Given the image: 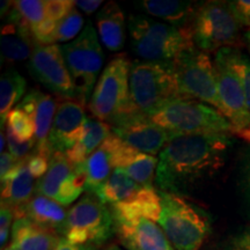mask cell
I'll return each instance as SVG.
<instances>
[{
	"label": "cell",
	"mask_w": 250,
	"mask_h": 250,
	"mask_svg": "<svg viewBox=\"0 0 250 250\" xmlns=\"http://www.w3.org/2000/svg\"><path fill=\"white\" fill-rule=\"evenodd\" d=\"M232 142L228 134L176 136L160 153L155 183L160 191L183 196L223 168Z\"/></svg>",
	"instance_id": "6da1fadb"
},
{
	"label": "cell",
	"mask_w": 250,
	"mask_h": 250,
	"mask_svg": "<svg viewBox=\"0 0 250 250\" xmlns=\"http://www.w3.org/2000/svg\"><path fill=\"white\" fill-rule=\"evenodd\" d=\"M127 26L132 51L144 62L170 64L181 52L195 46L190 23L177 28L145 15H132Z\"/></svg>",
	"instance_id": "7a4b0ae2"
},
{
	"label": "cell",
	"mask_w": 250,
	"mask_h": 250,
	"mask_svg": "<svg viewBox=\"0 0 250 250\" xmlns=\"http://www.w3.org/2000/svg\"><path fill=\"white\" fill-rule=\"evenodd\" d=\"M161 214L158 224L175 250H201L210 232L208 218L183 196L160 191Z\"/></svg>",
	"instance_id": "3957f363"
},
{
	"label": "cell",
	"mask_w": 250,
	"mask_h": 250,
	"mask_svg": "<svg viewBox=\"0 0 250 250\" xmlns=\"http://www.w3.org/2000/svg\"><path fill=\"white\" fill-rule=\"evenodd\" d=\"M148 117L175 136L233 134L232 125L220 111L196 100H174L152 112Z\"/></svg>",
	"instance_id": "277c9868"
},
{
	"label": "cell",
	"mask_w": 250,
	"mask_h": 250,
	"mask_svg": "<svg viewBox=\"0 0 250 250\" xmlns=\"http://www.w3.org/2000/svg\"><path fill=\"white\" fill-rule=\"evenodd\" d=\"M131 62L121 54L108 62L88 102L90 114L96 120L111 125L125 115L137 111L130 95Z\"/></svg>",
	"instance_id": "5b68a950"
},
{
	"label": "cell",
	"mask_w": 250,
	"mask_h": 250,
	"mask_svg": "<svg viewBox=\"0 0 250 250\" xmlns=\"http://www.w3.org/2000/svg\"><path fill=\"white\" fill-rule=\"evenodd\" d=\"M190 29L193 44L204 52L245 45L241 37L242 26L234 15L229 2L208 1L197 8Z\"/></svg>",
	"instance_id": "8992f818"
},
{
	"label": "cell",
	"mask_w": 250,
	"mask_h": 250,
	"mask_svg": "<svg viewBox=\"0 0 250 250\" xmlns=\"http://www.w3.org/2000/svg\"><path fill=\"white\" fill-rule=\"evenodd\" d=\"M129 83L132 103L147 116L166 103L182 99L173 62H134L131 65Z\"/></svg>",
	"instance_id": "52a82bcc"
},
{
	"label": "cell",
	"mask_w": 250,
	"mask_h": 250,
	"mask_svg": "<svg viewBox=\"0 0 250 250\" xmlns=\"http://www.w3.org/2000/svg\"><path fill=\"white\" fill-rule=\"evenodd\" d=\"M66 66L73 81L76 100L86 105L96 86L103 65V51L98 34L90 22L73 42L61 45Z\"/></svg>",
	"instance_id": "ba28073f"
},
{
	"label": "cell",
	"mask_w": 250,
	"mask_h": 250,
	"mask_svg": "<svg viewBox=\"0 0 250 250\" xmlns=\"http://www.w3.org/2000/svg\"><path fill=\"white\" fill-rule=\"evenodd\" d=\"M173 70L182 99L201 101L220 111L214 62L208 52L196 46L184 50L173 62Z\"/></svg>",
	"instance_id": "9c48e42d"
},
{
	"label": "cell",
	"mask_w": 250,
	"mask_h": 250,
	"mask_svg": "<svg viewBox=\"0 0 250 250\" xmlns=\"http://www.w3.org/2000/svg\"><path fill=\"white\" fill-rule=\"evenodd\" d=\"M61 234L76 245H103L115 234L110 208L94 193L88 192L67 212Z\"/></svg>",
	"instance_id": "30bf717a"
},
{
	"label": "cell",
	"mask_w": 250,
	"mask_h": 250,
	"mask_svg": "<svg viewBox=\"0 0 250 250\" xmlns=\"http://www.w3.org/2000/svg\"><path fill=\"white\" fill-rule=\"evenodd\" d=\"M214 68L220 112L232 125L233 134L237 136L250 127V111L241 81L228 62L224 49L215 54Z\"/></svg>",
	"instance_id": "8fae6325"
},
{
	"label": "cell",
	"mask_w": 250,
	"mask_h": 250,
	"mask_svg": "<svg viewBox=\"0 0 250 250\" xmlns=\"http://www.w3.org/2000/svg\"><path fill=\"white\" fill-rule=\"evenodd\" d=\"M28 71L37 83L64 100L76 99L73 81L62 57L61 46L35 44Z\"/></svg>",
	"instance_id": "7c38bea8"
},
{
	"label": "cell",
	"mask_w": 250,
	"mask_h": 250,
	"mask_svg": "<svg viewBox=\"0 0 250 250\" xmlns=\"http://www.w3.org/2000/svg\"><path fill=\"white\" fill-rule=\"evenodd\" d=\"M110 126L111 132L125 144L149 155L161 153L166 145L176 137L156 125L147 115L139 110L121 117Z\"/></svg>",
	"instance_id": "4fadbf2b"
},
{
	"label": "cell",
	"mask_w": 250,
	"mask_h": 250,
	"mask_svg": "<svg viewBox=\"0 0 250 250\" xmlns=\"http://www.w3.org/2000/svg\"><path fill=\"white\" fill-rule=\"evenodd\" d=\"M87 118L85 104L76 99L62 100L58 104L50 131L48 147L55 153H65L79 142Z\"/></svg>",
	"instance_id": "5bb4252c"
},
{
	"label": "cell",
	"mask_w": 250,
	"mask_h": 250,
	"mask_svg": "<svg viewBox=\"0 0 250 250\" xmlns=\"http://www.w3.org/2000/svg\"><path fill=\"white\" fill-rule=\"evenodd\" d=\"M115 234L125 250H175L160 225L148 219L114 220Z\"/></svg>",
	"instance_id": "9a60e30c"
},
{
	"label": "cell",
	"mask_w": 250,
	"mask_h": 250,
	"mask_svg": "<svg viewBox=\"0 0 250 250\" xmlns=\"http://www.w3.org/2000/svg\"><path fill=\"white\" fill-rule=\"evenodd\" d=\"M114 220L133 221L148 219L158 223L161 214V198L153 187H143L125 201L110 205Z\"/></svg>",
	"instance_id": "2e32d148"
},
{
	"label": "cell",
	"mask_w": 250,
	"mask_h": 250,
	"mask_svg": "<svg viewBox=\"0 0 250 250\" xmlns=\"http://www.w3.org/2000/svg\"><path fill=\"white\" fill-rule=\"evenodd\" d=\"M28 158L20 160L17 167L1 179V202L13 208L15 219L24 218V208L31 201L34 177L28 169Z\"/></svg>",
	"instance_id": "e0dca14e"
},
{
	"label": "cell",
	"mask_w": 250,
	"mask_h": 250,
	"mask_svg": "<svg viewBox=\"0 0 250 250\" xmlns=\"http://www.w3.org/2000/svg\"><path fill=\"white\" fill-rule=\"evenodd\" d=\"M62 237L28 218L17 219L12 227L11 245L20 250H55Z\"/></svg>",
	"instance_id": "ac0fdd59"
},
{
	"label": "cell",
	"mask_w": 250,
	"mask_h": 250,
	"mask_svg": "<svg viewBox=\"0 0 250 250\" xmlns=\"http://www.w3.org/2000/svg\"><path fill=\"white\" fill-rule=\"evenodd\" d=\"M35 41L26 23L7 22L1 29V57L8 62H21L31 57Z\"/></svg>",
	"instance_id": "d6986e66"
},
{
	"label": "cell",
	"mask_w": 250,
	"mask_h": 250,
	"mask_svg": "<svg viewBox=\"0 0 250 250\" xmlns=\"http://www.w3.org/2000/svg\"><path fill=\"white\" fill-rule=\"evenodd\" d=\"M99 36L109 51H120L125 42V18L116 2L109 1L96 17Z\"/></svg>",
	"instance_id": "ffe728a7"
},
{
	"label": "cell",
	"mask_w": 250,
	"mask_h": 250,
	"mask_svg": "<svg viewBox=\"0 0 250 250\" xmlns=\"http://www.w3.org/2000/svg\"><path fill=\"white\" fill-rule=\"evenodd\" d=\"M111 133V126L108 123L87 118L79 142L64 154L71 165L77 166L83 164Z\"/></svg>",
	"instance_id": "44dd1931"
},
{
	"label": "cell",
	"mask_w": 250,
	"mask_h": 250,
	"mask_svg": "<svg viewBox=\"0 0 250 250\" xmlns=\"http://www.w3.org/2000/svg\"><path fill=\"white\" fill-rule=\"evenodd\" d=\"M138 7L151 17L177 28L188 26L196 12L191 2L179 0H143L138 2Z\"/></svg>",
	"instance_id": "7402d4cb"
},
{
	"label": "cell",
	"mask_w": 250,
	"mask_h": 250,
	"mask_svg": "<svg viewBox=\"0 0 250 250\" xmlns=\"http://www.w3.org/2000/svg\"><path fill=\"white\" fill-rule=\"evenodd\" d=\"M24 218L41 226L54 229L61 235L67 218V212L59 203L42 195H36L24 208Z\"/></svg>",
	"instance_id": "603a6c76"
},
{
	"label": "cell",
	"mask_w": 250,
	"mask_h": 250,
	"mask_svg": "<svg viewBox=\"0 0 250 250\" xmlns=\"http://www.w3.org/2000/svg\"><path fill=\"white\" fill-rule=\"evenodd\" d=\"M57 108L58 105L56 100L49 94L40 90L36 107L30 116L35 124V152L42 153L50 159L52 158V154L48 147V139Z\"/></svg>",
	"instance_id": "cb8c5ba5"
},
{
	"label": "cell",
	"mask_w": 250,
	"mask_h": 250,
	"mask_svg": "<svg viewBox=\"0 0 250 250\" xmlns=\"http://www.w3.org/2000/svg\"><path fill=\"white\" fill-rule=\"evenodd\" d=\"M74 166L71 165L64 153H55L50 160V167L36 186V193L54 199L58 203L62 187L73 173Z\"/></svg>",
	"instance_id": "d4e9b609"
},
{
	"label": "cell",
	"mask_w": 250,
	"mask_h": 250,
	"mask_svg": "<svg viewBox=\"0 0 250 250\" xmlns=\"http://www.w3.org/2000/svg\"><path fill=\"white\" fill-rule=\"evenodd\" d=\"M142 188L140 184L134 182L123 169L116 168L112 171L110 177L92 193L104 204L114 205L130 198Z\"/></svg>",
	"instance_id": "484cf974"
},
{
	"label": "cell",
	"mask_w": 250,
	"mask_h": 250,
	"mask_svg": "<svg viewBox=\"0 0 250 250\" xmlns=\"http://www.w3.org/2000/svg\"><path fill=\"white\" fill-rule=\"evenodd\" d=\"M87 173V191L94 192L107 181L115 170L111 151L105 140L85 161Z\"/></svg>",
	"instance_id": "4316f807"
},
{
	"label": "cell",
	"mask_w": 250,
	"mask_h": 250,
	"mask_svg": "<svg viewBox=\"0 0 250 250\" xmlns=\"http://www.w3.org/2000/svg\"><path fill=\"white\" fill-rule=\"evenodd\" d=\"M27 83L24 78L15 70L5 72L0 79V118L4 125L6 117L14 107L15 103L20 101L26 92Z\"/></svg>",
	"instance_id": "83f0119b"
},
{
	"label": "cell",
	"mask_w": 250,
	"mask_h": 250,
	"mask_svg": "<svg viewBox=\"0 0 250 250\" xmlns=\"http://www.w3.org/2000/svg\"><path fill=\"white\" fill-rule=\"evenodd\" d=\"M158 165L159 160L154 155L137 152L121 169L142 187H152Z\"/></svg>",
	"instance_id": "f1b7e54d"
},
{
	"label": "cell",
	"mask_w": 250,
	"mask_h": 250,
	"mask_svg": "<svg viewBox=\"0 0 250 250\" xmlns=\"http://www.w3.org/2000/svg\"><path fill=\"white\" fill-rule=\"evenodd\" d=\"M225 54L228 59V62L235 73L239 77L241 85L245 92L247 104H248L249 111H250V58L247 56L241 49L237 48H224ZM237 137L245 140V142L250 144V127L243 131Z\"/></svg>",
	"instance_id": "f546056e"
},
{
	"label": "cell",
	"mask_w": 250,
	"mask_h": 250,
	"mask_svg": "<svg viewBox=\"0 0 250 250\" xmlns=\"http://www.w3.org/2000/svg\"><path fill=\"white\" fill-rule=\"evenodd\" d=\"M7 127L22 142L35 140V124L33 118L20 108H14L6 117Z\"/></svg>",
	"instance_id": "4dcf8cb0"
},
{
	"label": "cell",
	"mask_w": 250,
	"mask_h": 250,
	"mask_svg": "<svg viewBox=\"0 0 250 250\" xmlns=\"http://www.w3.org/2000/svg\"><path fill=\"white\" fill-rule=\"evenodd\" d=\"M13 8L18 12L23 22L30 28V30L44 22L46 19L45 1L19 0V1H14Z\"/></svg>",
	"instance_id": "1f68e13d"
},
{
	"label": "cell",
	"mask_w": 250,
	"mask_h": 250,
	"mask_svg": "<svg viewBox=\"0 0 250 250\" xmlns=\"http://www.w3.org/2000/svg\"><path fill=\"white\" fill-rule=\"evenodd\" d=\"M83 26V19L77 8L74 7L72 11L61 20L57 24V31H56V39L57 42H67L74 39L81 28Z\"/></svg>",
	"instance_id": "d6a6232c"
},
{
	"label": "cell",
	"mask_w": 250,
	"mask_h": 250,
	"mask_svg": "<svg viewBox=\"0 0 250 250\" xmlns=\"http://www.w3.org/2000/svg\"><path fill=\"white\" fill-rule=\"evenodd\" d=\"M7 145L9 148V153L14 156L18 160H23L29 156V152L36 146L35 140H30V142H22L18 138L15 134L12 132L7 127Z\"/></svg>",
	"instance_id": "836d02e7"
},
{
	"label": "cell",
	"mask_w": 250,
	"mask_h": 250,
	"mask_svg": "<svg viewBox=\"0 0 250 250\" xmlns=\"http://www.w3.org/2000/svg\"><path fill=\"white\" fill-rule=\"evenodd\" d=\"M74 7H76V2L71 0H49V1H45L46 18L58 23Z\"/></svg>",
	"instance_id": "e575fe53"
},
{
	"label": "cell",
	"mask_w": 250,
	"mask_h": 250,
	"mask_svg": "<svg viewBox=\"0 0 250 250\" xmlns=\"http://www.w3.org/2000/svg\"><path fill=\"white\" fill-rule=\"evenodd\" d=\"M50 160L51 159L48 158L46 155L35 151H34L33 154L28 156V169H29L30 174L33 175L34 179H42L48 173L50 167Z\"/></svg>",
	"instance_id": "d590c367"
},
{
	"label": "cell",
	"mask_w": 250,
	"mask_h": 250,
	"mask_svg": "<svg viewBox=\"0 0 250 250\" xmlns=\"http://www.w3.org/2000/svg\"><path fill=\"white\" fill-rule=\"evenodd\" d=\"M15 218L14 211L11 206L1 202V208H0V246L4 248L9 237V229L13 227V219Z\"/></svg>",
	"instance_id": "8d00e7d4"
},
{
	"label": "cell",
	"mask_w": 250,
	"mask_h": 250,
	"mask_svg": "<svg viewBox=\"0 0 250 250\" xmlns=\"http://www.w3.org/2000/svg\"><path fill=\"white\" fill-rule=\"evenodd\" d=\"M229 6L241 26L250 28V0L229 1Z\"/></svg>",
	"instance_id": "74e56055"
},
{
	"label": "cell",
	"mask_w": 250,
	"mask_h": 250,
	"mask_svg": "<svg viewBox=\"0 0 250 250\" xmlns=\"http://www.w3.org/2000/svg\"><path fill=\"white\" fill-rule=\"evenodd\" d=\"M226 250H250V227L233 236L228 242Z\"/></svg>",
	"instance_id": "f35d334b"
},
{
	"label": "cell",
	"mask_w": 250,
	"mask_h": 250,
	"mask_svg": "<svg viewBox=\"0 0 250 250\" xmlns=\"http://www.w3.org/2000/svg\"><path fill=\"white\" fill-rule=\"evenodd\" d=\"M19 162H20V160L15 159L9 152L1 153V158H0V177L4 179L6 175H8L17 167Z\"/></svg>",
	"instance_id": "ab89813d"
},
{
	"label": "cell",
	"mask_w": 250,
	"mask_h": 250,
	"mask_svg": "<svg viewBox=\"0 0 250 250\" xmlns=\"http://www.w3.org/2000/svg\"><path fill=\"white\" fill-rule=\"evenodd\" d=\"M241 184L247 203H248L250 208V154L247 156L246 160L243 161L241 170Z\"/></svg>",
	"instance_id": "60d3db41"
},
{
	"label": "cell",
	"mask_w": 250,
	"mask_h": 250,
	"mask_svg": "<svg viewBox=\"0 0 250 250\" xmlns=\"http://www.w3.org/2000/svg\"><path fill=\"white\" fill-rule=\"evenodd\" d=\"M74 2H76V7L81 9L83 12H85L86 14L94 13L103 4V1H101V0H80V1Z\"/></svg>",
	"instance_id": "b9f144b4"
},
{
	"label": "cell",
	"mask_w": 250,
	"mask_h": 250,
	"mask_svg": "<svg viewBox=\"0 0 250 250\" xmlns=\"http://www.w3.org/2000/svg\"><path fill=\"white\" fill-rule=\"evenodd\" d=\"M55 250H99L98 247L95 246H87V245H76V243H72L67 241L66 239H62L59 242L57 248Z\"/></svg>",
	"instance_id": "7bdbcfd3"
},
{
	"label": "cell",
	"mask_w": 250,
	"mask_h": 250,
	"mask_svg": "<svg viewBox=\"0 0 250 250\" xmlns=\"http://www.w3.org/2000/svg\"><path fill=\"white\" fill-rule=\"evenodd\" d=\"M0 134H1V136H0V143H1V144H0V151H1V153H4L5 152L4 149H5V146H6V138H7V137H5V133H4V131H2V130H1V133H0Z\"/></svg>",
	"instance_id": "ee69618b"
},
{
	"label": "cell",
	"mask_w": 250,
	"mask_h": 250,
	"mask_svg": "<svg viewBox=\"0 0 250 250\" xmlns=\"http://www.w3.org/2000/svg\"><path fill=\"white\" fill-rule=\"evenodd\" d=\"M243 40H245V45L248 48V51L250 54V30L247 31L245 35H243Z\"/></svg>",
	"instance_id": "f6af8a7d"
},
{
	"label": "cell",
	"mask_w": 250,
	"mask_h": 250,
	"mask_svg": "<svg viewBox=\"0 0 250 250\" xmlns=\"http://www.w3.org/2000/svg\"><path fill=\"white\" fill-rule=\"evenodd\" d=\"M105 250H123V249H122L121 247L117 246V245H110Z\"/></svg>",
	"instance_id": "bcb514c9"
},
{
	"label": "cell",
	"mask_w": 250,
	"mask_h": 250,
	"mask_svg": "<svg viewBox=\"0 0 250 250\" xmlns=\"http://www.w3.org/2000/svg\"><path fill=\"white\" fill-rule=\"evenodd\" d=\"M5 250H20V249H18L17 247H14V246H12V245H9L7 248H5Z\"/></svg>",
	"instance_id": "7dc6e473"
}]
</instances>
